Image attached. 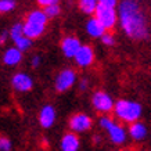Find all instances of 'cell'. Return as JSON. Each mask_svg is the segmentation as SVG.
<instances>
[{
	"instance_id": "ac0fdd59",
	"label": "cell",
	"mask_w": 151,
	"mask_h": 151,
	"mask_svg": "<svg viewBox=\"0 0 151 151\" xmlns=\"http://www.w3.org/2000/svg\"><path fill=\"white\" fill-rule=\"evenodd\" d=\"M79 4H81L82 11H85L86 14H92L94 10H97V6H99L94 0H83Z\"/></svg>"
},
{
	"instance_id": "2e32d148",
	"label": "cell",
	"mask_w": 151,
	"mask_h": 151,
	"mask_svg": "<svg viewBox=\"0 0 151 151\" xmlns=\"http://www.w3.org/2000/svg\"><path fill=\"white\" fill-rule=\"evenodd\" d=\"M110 132V136L111 139H112V142L114 143H122L125 140V132L124 129L121 128V126H118V125H115L108 130Z\"/></svg>"
},
{
	"instance_id": "44dd1931",
	"label": "cell",
	"mask_w": 151,
	"mask_h": 151,
	"mask_svg": "<svg viewBox=\"0 0 151 151\" xmlns=\"http://www.w3.org/2000/svg\"><path fill=\"white\" fill-rule=\"evenodd\" d=\"M58 13H60V6L57 3L45 7V14L47 17H55V15H58Z\"/></svg>"
},
{
	"instance_id": "f546056e",
	"label": "cell",
	"mask_w": 151,
	"mask_h": 151,
	"mask_svg": "<svg viewBox=\"0 0 151 151\" xmlns=\"http://www.w3.org/2000/svg\"><path fill=\"white\" fill-rule=\"evenodd\" d=\"M6 37H7V33H1V42H4L6 40Z\"/></svg>"
},
{
	"instance_id": "484cf974",
	"label": "cell",
	"mask_w": 151,
	"mask_h": 151,
	"mask_svg": "<svg viewBox=\"0 0 151 151\" xmlns=\"http://www.w3.org/2000/svg\"><path fill=\"white\" fill-rule=\"evenodd\" d=\"M57 1H54V0H39V4H43L45 7H47V6H51V4H55Z\"/></svg>"
},
{
	"instance_id": "7a4b0ae2",
	"label": "cell",
	"mask_w": 151,
	"mask_h": 151,
	"mask_svg": "<svg viewBox=\"0 0 151 151\" xmlns=\"http://www.w3.org/2000/svg\"><path fill=\"white\" fill-rule=\"evenodd\" d=\"M115 112L118 116H121L125 121H136L142 114V107L137 103H133V101H125L121 100L116 103L115 105Z\"/></svg>"
},
{
	"instance_id": "5bb4252c",
	"label": "cell",
	"mask_w": 151,
	"mask_h": 151,
	"mask_svg": "<svg viewBox=\"0 0 151 151\" xmlns=\"http://www.w3.org/2000/svg\"><path fill=\"white\" fill-rule=\"evenodd\" d=\"M19 60H21V51L18 49H9V50L6 51L4 57H3V61L9 65L18 64Z\"/></svg>"
},
{
	"instance_id": "9c48e42d",
	"label": "cell",
	"mask_w": 151,
	"mask_h": 151,
	"mask_svg": "<svg viewBox=\"0 0 151 151\" xmlns=\"http://www.w3.org/2000/svg\"><path fill=\"white\" fill-rule=\"evenodd\" d=\"M75 58H76V61H78V64L82 65V67L89 65L93 61V51H92V49H90L89 46H82L81 49H79L78 54L75 55Z\"/></svg>"
},
{
	"instance_id": "3957f363",
	"label": "cell",
	"mask_w": 151,
	"mask_h": 151,
	"mask_svg": "<svg viewBox=\"0 0 151 151\" xmlns=\"http://www.w3.org/2000/svg\"><path fill=\"white\" fill-rule=\"evenodd\" d=\"M96 15H97V19L100 21L101 25H103L104 28H112L115 25V21H116V17H115V9L103 4L101 1L99 3V6H97Z\"/></svg>"
},
{
	"instance_id": "ffe728a7",
	"label": "cell",
	"mask_w": 151,
	"mask_h": 151,
	"mask_svg": "<svg viewBox=\"0 0 151 151\" xmlns=\"http://www.w3.org/2000/svg\"><path fill=\"white\" fill-rule=\"evenodd\" d=\"M15 45H17V47H18V50H27L28 47L31 46V39L27 36H22L21 39H18V40H15Z\"/></svg>"
},
{
	"instance_id": "8992f818",
	"label": "cell",
	"mask_w": 151,
	"mask_h": 151,
	"mask_svg": "<svg viewBox=\"0 0 151 151\" xmlns=\"http://www.w3.org/2000/svg\"><path fill=\"white\" fill-rule=\"evenodd\" d=\"M61 47H63V51H64V54L67 57H75L82 46H81L78 39H75V37H67V39L63 40Z\"/></svg>"
},
{
	"instance_id": "30bf717a",
	"label": "cell",
	"mask_w": 151,
	"mask_h": 151,
	"mask_svg": "<svg viewBox=\"0 0 151 151\" xmlns=\"http://www.w3.org/2000/svg\"><path fill=\"white\" fill-rule=\"evenodd\" d=\"M54 118H55V112L53 110V107L50 105H47L40 112V124L42 126H45V128H50L53 122H54Z\"/></svg>"
},
{
	"instance_id": "e0dca14e",
	"label": "cell",
	"mask_w": 151,
	"mask_h": 151,
	"mask_svg": "<svg viewBox=\"0 0 151 151\" xmlns=\"http://www.w3.org/2000/svg\"><path fill=\"white\" fill-rule=\"evenodd\" d=\"M130 134H132V137H134L136 140H140V139H143L147 134L146 126L143 124H133L132 126H130Z\"/></svg>"
},
{
	"instance_id": "52a82bcc",
	"label": "cell",
	"mask_w": 151,
	"mask_h": 151,
	"mask_svg": "<svg viewBox=\"0 0 151 151\" xmlns=\"http://www.w3.org/2000/svg\"><path fill=\"white\" fill-rule=\"evenodd\" d=\"M90 125H92L90 118H89V116H86V115H82V114L75 115V116L69 121V126H71V129L76 130V132L86 130V129L90 128Z\"/></svg>"
},
{
	"instance_id": "cb8c5ba5",
	"label": "cell",
	"mask_w": 151,
	"mask_h": 151,
	"mask_svg": "<svg viewBox=\"0 0 151 151\" xmlns=\"http://www.w3.org/2000/svg\"><path fill=\"white\" fill-rule=\"evenodd\" d=\"M0 148H1V151H10V148H11V143H10L9 139L1 137V140H0Z\"/></svg>"
},
{
	"instance_id": "9a60e30c",
	"label": "cell",
	"mask_w": 151,
	"mask_h": 151,
	"mask_svg": "<svg viewBox=\"0 0 151 151\" xmlns=\"http://www.w3.org/2000/svg\"><path fill=\"white\" fill-rule=\"evenodd\" d=\"M46 19H47V15L45 14V11H33V13L29 14L27 22L36 24V25H42V27H45Z\"/></svg>"
},
{
	"instance_id": "4fadbf2b",
	"label": "cell",
	"mask_w": 151,
	"mask_h": 151,
	"mask_svg": "<svg viewBox=\"0 0 151 151\" xmlns=\"http://www.w3.org/2000/svg\"><path fill=\"white\" fill-rule=\"evenodd\" d=\"M43 29H45V27H42V25L27 22L24 25V35L27 37H29V39L31 37H37L43 33Z\"/></svg>"
},
{
	"instance_id": "ba28073f",
	"label": "cell",
	"mask_w": 151,
	"mask_h": 151,
	"mask_svg": "<svg viewBox=\"0 0 151 151\" xmlns=\"http://www.w3.org/2000/svg\"><path fill=\"white\" fill-rule=\"evenodd\" d=\"M13 86L17 89V90H21V92H27L32 87V79L29 78L28 75H24V73H17L13 78Z\"/></svg>"
},
{
	"instance_id": "7c38bea8",
	"label": "cell",
	"mask_w": 151,
	"mask_h": 151,
	"mask_svg": "<svg viewBox=\"0 0 151 151\" xmlns=\"http://www.w3.org/2000/svg\"><path fill=\"white\" fill-rule=\"evenodd\" d=\"M87 32L89 35H92V36H104V29L105 28L101 25V22L99 21L97 18H92L89 22H87Z\"/></svg>"
},
{
	"instance_id": "4316f807",
	"label": "cell",
	"mask_w": 151,
	"mask_h": 151,
	"mask_svg": "<svg viewBox=\"0 0 151 151\" xmlns=\"http://www.w3.org/2000/svg\"><path fill=\"white\" fill-rule=\"evenodd\" d=\"M101 3H103V4H105V6H108V7H112V9H115V4H116L114 0H103Z\"/></svg>"
},
{
	"instance_id": "277c9868",
	"label": "cell",
	"mask_w": 151,
	"mask_h": 151,
	"mask_svg": "<svg viewBox=\"0 0 151 151\" xmlns=\"http://www.w3.org/2000/svg\"><path fill=\"white\" fill-rule=\"evenodd\" d=\"M75 82V73L73 71H69V69H65L58 75L57 78V82H55V87L58 92H65L67 89L73 85Z\"/></svg>"
},
{
	"instance_id": "7402d4cb",
	"label": "cell",
	"mask_w": 151,
	"mask_h": 151,
	"mask_svg": "<svg viewBox=\"0 0 151 151\" xmlns=\"http://www.w3.org/2000/svg\"><path fill=\"white\" fill-rule=\"evenodd\" d=\"M14 6H15V3H14V1H10V0H3V1L0 3V10H1L3 13H6V11L13 10Z\"/></svg>"
},
{
	"instance_id": "8fae6325",
	"label": "cell",
	"mask_w": 151,
	"mask_h": 151,
	"mask_svg": "<svg viewBox=\"0 0 151 151\" xmlns=\"http://www.w3.org/2000/svg\"><path fill=\"white\" fill-rule=\"evenodd\" d=\"M79 147V140L75 134H65L61 142L63 151H76Z\"/></svg>"
},
{
	"instance_id": "f1b7e54d",
	"label": "cell",
	"mask_w": 151,
	"mask_h": 151,
	"mask_svg": "<svg viewBox=\"0 0 151 151\" xmlns=\"http://www.w3.org/2000/svg\"><path fill=\"white\" fill-rule=\"evenodd\" d=\"M81 89H86V81H83V82L81 83Z\"/></svg>"
},
{
	"instance_id": "5b68a950",
	"label": "cell",
	"mask_w": 151,
	"mask_h": 151,
	"mask_svg": "<svg viewBox=\"0 0 151 151\" xmlns=\"http://www.w3.org/2000/svg\"><path fill=\"white\" fill-rule=\"evenodd\" d=\"M93 104L99 111H110L112 108V100L107 93L99 92L93 96Z\"/></svg>"
},
{
	"instance_id": "d6986e66",
	"label": "cell",
	"mask_w": 151,
	"mask_h": 151,
	"mask_svg": "<svg viewBox=\"0 0 151 151\" xmlns=\"http://www.w3.org/2000/svg\"><path fill=\"white\" fill-rule=\"evenodd\" d=\"M10 35H11V37H13V40H18V39H21V37L24 36V27L21 25V24H17V25H14L13 29H11V32H10Z\"/></svg>"
},
{
	"instance_id": "d4e9b609",
	"label": "cell",
	"mask_w": 151,
	"mask_h": 151,
	"mask_svg": "<svg viewBox=\"0 0 151 151\" xmlns=\"http://www.w3.org/2000/svg\"><path fill=\"white\" fill-rule=\"evenodd\" d=\"M101 39H103V43H104V45H108V46L114 45V39H112V36H111V35H104Z\"/></svg>"
},
{
	"instance_id": "603a6c76",
	"label": "cell",
	"mask_w": 151,
	"mask_h": 151,
	"mask_svg": "<svg viewBox=\"0 0 151 151\" xmlns=\"http://www.w3.org/2000/svg\"><path fill=\"white\" fill-rule=\"evenodd\" d=\"M100 125L101 126H103V128L104 129H107V130H110L111 128H112V126H114V122H112V121H111L110 118H101L100 119Z\"/></svg>"
},
{
	"instance_id": "83f0119b",
	"label": "cell",
	"mask_w": 151,
	"mask_h": 151,
	"mask_svg": "<svg viewBox=\"0 0 151 151\" xmlns=\"http://www.w3.org/2000/svg\"><path fill=\"white\" fill-rule=\"evenodd\" d=\"M39 63H40V58H39V57H35V58H33V61H32V65H33V67H37V65H39Z\"/></svg>"
},
{
	"instance_id": "6da1fadb",
	"label": "cell",
	"mask_w": 151,
	"mask_h": 151,
	"mask_svg": "<svg viewBox=\"0 0 151 151\" xmlns=\"http://www.w3.org/2000/svg\"><path fill=\"white\" fill-rule=\"evenodd\" d=\"M121 24L124 31L133 39H143L147 36L146 21L140 7L134 1H124L119 7Z\"/></svg>"
}]
</instances>
